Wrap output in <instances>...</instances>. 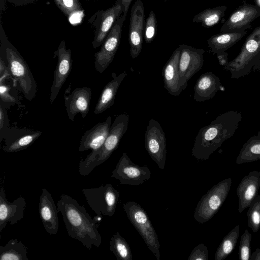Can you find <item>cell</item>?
I'll return each mask as SVG.
<instances>
[{
    "label": "cell",
    "mask_w": 260,
    "mask_h": 260,
    "mask_svg": "<svg viewBox=\"0 0 260 260\" xmlns=\"http://www.w3.org/2000/svg\"><path fill=\"white\" fill-rule=\"evenodd\" d=\"M157 20L155 13L151 10L145 24L144 37L145 41L149 43L154 40L156 32Z\"/></svg>",
    "instance_id": "e575fe53"
},
{
    "label": "cell",
    "mask_w": 260,
    "mask_h": 260,
    "mask_svg": "<svg viewBox=\"0 0 260 260\" xmlns=\"http://www.w3.org/2000/svg\"><path fill=\"white\" fill-rule=\"evenodd\" d=\"M251 260H260V248H257L256 249L250 256Z\"/></svg>",
    "instance_id": "b9f144b4"
},
{
    "label": "cell",
    "mask_w": 260,
    "mask_h": 260,
    "mask_svg": "<svg viewBox=\"0 0 260 260\" xmlns=\"http://www.w3.org/2000/svg\"><path fill=\"white\" fill-rule=\"evenodd\" d=\"M26 246L19 240L12 239L0 246L1 260H28Z\"/></svg>",
    "instance_id": "83f0119b"
},
{
    "label": "cell",
    "mask_w": 260,
    "mask_h": 260,
    "mask_svg": "<svg viewBox=\"0 0 260 260\" xmlns=\"http://www.w3.org/2000/svg\"><path fill=\"white\" fill-rule=\"evenodd\" d=\"M54 2L59 9L68 18L83 11L79 0H54Z\"/></svg>",
    "instance_id": "d6a6232c"
},
{
    "label": "cell",
    "mask_w": 260,
    "mask_h": 260,
    "mask_svg": "<svg viewBox=\"0 0 260 260\" xmlns=\"http://www.w3.org/2000/svg\"><path fill=\"white\" fill-rule=\"evenodd\" d=\"M122 13V7L119 1L117 0L113 6L105 10L96 11L88 19V22L94 31L91 43L93 48L96 49L102 44L114 23Z\"/></svg>",
    "instance_id": "9c48e42d"
},
{
    "label": "cell",
    "mask_w": 260,
    "mask_h": 260,
    "mask_svg": "<svg viewBox=\"0 0 260 260\" xmlns=\"http://www.w3.org/2000/svg\"><path fill=\"white\" fill-rule=\"evenodd\" d=\"M248 226L253 233L260 229V195L258 194L250 204L247 212Z\"/></svg>",
    "instance_id": "1f68e13d"
},
{
    "label": "cell",
    "mask_w": 260,
    "mask_h": 260,
    "mask_svg": "<svg viewBox=\"0 0 260 260\" xmlns=\"http://www.w3.org/2000/svg\"><path fill=\"white\" fill-rule=\"evenodd\" d=\"M126 215L157 260L160 259V244L158 236L148 216L138 203L128 201L123 204Z\"/></svg>",
    "instance_id": "8992f818"
},
{
    "label": "cell",
    "mask_w": 260,
    "mask_h": 260,
    "mask_svg": "<svg viewBox=\"0 0 260 260\" xmlns=\"http://www.w3.org/2000/svg\"><path fill=\"white\" fill-rule=\"evenodd\" d=\"M179 46L180 48L179 83L180 88L183 90L186 88L189 80L202 68L205 51L186 44Z\"/></svg>",
    "instance_id": "7c38bea8"
},
{
    "label": "cell",
    "mask_w": 260,
    "mask_h": 260,
    "mask_svg": "<svg viewBox=\"0 0 260 260\" xmlns=\"http://www.w3.org/2000/svg\"><path fill=\"white\" fill-rule=\"evenodd\" d=\"M110 250L118 260H132V253L126 240L117 232L110 241Z\"/></svg>",
    "instance_id": "4dcf8cb0"
},
{
    "label": "cell",
    "mask_w": 260,
    "mask_h": 260,
    "mask_svg": "<svg viewBox=\"0 0 260 260\" xmlns=\"http://www.w3.org/2000/svg\"><path fill=\"white\" fill-rule=\"evenodd\" d=\"M247 34L246 30L239 32H225L211 37L207 41L211 52L219 54L225 52Z\"/></svg>",
    "instance_id": "484cf974"
},
{
    "label": "cell",
    "mask_w": 260,
    "mask_h": 260,
    "mask_svg": "<svg viewBox=\"0 0 260 260\" xmlns=\"http://www.w3.org/2000/svg\"><path fill=\"white\" fill-rule=\"evenodd\" d=\"M89 206L100 216H112L116 211L119 192L108 183L99 187L82 190Z\"/></svg>",
    "instance_id": "ba28073f"
},
{
    "label": "cell",
    "mask_w": 260,
    "mask_h": 260,
    "mask_svg": "<svg viewBox=\"0 0 260 260\" xmlns=\"http://www.w3.org/2000/svg\"><path fill=\"white\" fill-rule=\"evenodd\" d=\"M5 80L0 79V97L2 102L10 104L17 103L15 97L10 93V87L5 83Z\"/></svg>",
    "instance_id": "74e56055"
},
{
    "label": "cell",
    "mask_w": 260,
    "mask_h": 260,
    "mask_svg": "<svg viewBox=\"0 0 260 260\" xmlns=\"http://www.w3.org/2000/svg\"><path fill=\"white\" fill-rule=\"evenodd\" d=\"M26 202L23 197H19L10 202L7 200L5 188L0 190V232L6 228L9 222L11 225L17 223L24 216Z\"/></svg>",
    "instance_id": "ac0fdd59"
},
{
    "label": "cell",
    "mask_w": 260,
    "mask_h": 260,
    "mask_svg": "<svg viewBox=\"0 0 260 260\" xmlns=\"http://www.w3.org/2000/svg\"><path fill=\"white\" fill-rule=\"evenodd\" d=\"M260 160V132L249 138L243 144L236 158L237 164L252 162Z\"/></svg>",
    "instance_id": "4316f807"
},
{
    "label": "cell",
    "mask_w": 260,
    "mask_h": 260,
    "mask_svg": "<svg viewBox=\"0 0 260 260\" xmlns=\"http://www.w3.org/2000/svg\"><path fill=\"white\" fill-rule=\"evenodd\" d=\"M227 7L218 6L208 8L196 14L192 19L193 22L200 23L205 27H210L217 24L224 16Z\"/></svg>",
    "instance_id": "f1b7e54d"
},
{
    "label": "cell",
    "mask_w": 260,
    "mask_h": 260,
    "mask_svg": "<svg viewBox=\"0 0 260 260\" xmlns=\"http://www.w3.org/2000/svg\"><path fill=\"white\" fill-rule=\"evenodd\" d=\"M39 212L46 231L50 235H56L59 228V211L52 195L45 188L42 189L40 197Z\"/></svg>",
    "instance_id": "d6986e66"
},
{
    "label": "cell",
    "mask_w": 260,
    "mask_h": 260,
    "mask_svg": "<svg viewBox=\"0 0 260 260\" xmlns=\"http://www.w3.org/2000/svg\"><path fill=\"white\" fill-rule=\"evenodd\" d=\"M217 57L219 61V64L224 67L226 66L229 62L228 61V54L225 52H222L221 53H219L216 54Z\"/></svg>",
    "instance_id": "ab89813d"
},
{
    "label": "cell",
    "mask_w": 260,
    "mask_h": 260,
    "mask_svg": "<svg viewBox=\"0 0 260 260\" xmlns=\"http://www.w3.org/2000/svg\"><path fill=\"white\" fill-rule=\"evenodd\" d=\"M1 53L7 60L15 86L19 84L25 98L31 101L37 92V84L29 68L17 49L9 40L0 18Z\"/></svg>",
    "instance_id": "3957f363"
},
{
    "label": "cell",
    "mask_w": 260,
    "mask_h": 260,
    "mask_svg": "<svg viewBox=\"0 0 260 260\" xmlns=\"http://www.w3.org/2000/svg\"><path fill=\"white\" fill-rule=\"evenodd\" d=\"M252 235L246 229L241 237L239 247L238 255L240 260H249L250 259V246Z\"/></svg>",
    "instance_id": "836d02e7"
},
{
    "label": "cell",
    "mask_w": 260,
    "mask_h": 260,
    "mask_svg": "<svg viewBox=\"0 0 260 260\" xmlns=\"http://www.w3.org/2000/svg\"><path fill=\"white\" fill-rule=\"evenodd\" d=\"M57 207L70 237L80 241L88 249L92 246L100 247L102 236L98 230L96 222L83 206L69 195L62 194Z\"/></svg>",
    "instance_id": "6da1fadb"
},
{
    "label": "cell",
    "mask_w": 260,
    "mask_h": 260,
    "mask_svg": "<svg viewBox=\"0 0 260 260\" xmlns=\"http://www.w3.org/2000/svg\"><path fill=\"white\" fill-rule=\"evenodd\" d=\"M145 27V10L141 0H137L132 7L128 31L130 54L135 59L140 54L142 48Z\"/></svg>",
    "instance_id": "5bb4252c"
},
{
    "label": "cell",
    "mask_w": 260,
    "mask_h": 260,
    "mask_svg": "<svg viewBox=\"0 0 260 260\" xmlns=\"http://www.w3.org/2000/svg\"><path fill=\"white\" fill-rule=\"evenodd\" d=\"M86 1H89V0H86ZM93 1H95V0H93Z\"/></svg>",
    "instance_id": "ee69618b"
},
{
    "label": "cell",
    "mask_w": 260,
    "mask_h": 260,
    "mask_svg": "<svg viewBox=\"0 0 260 260\" xmlns=\"http://www.w3.org/2000/svg\"><path fill=\"white\" fill-rule=\"evenodd\" d=\"M223 68L235 79L260 71V26L246 38L239 54Z\"/></svg>",
    "instance_id": "5b68a950"
},
{
    "label": "cell",
    "mask_w": 260,
    "mask_h": 260,
    "mask_svg": "<svg viewBox=\"0 0 260 260\" xmlns=\"http://www.w3.org/2000/svg\"><path fill=\"white\" fill-rule=\"evenodd\" d=\"M128 122L129 115L126 114L116 117L103 146L99 150L91 151L84 159L80 161L78 171L81 175H89L96 167L109 158L126 132Z\"/></svg>",
    "instance_id": "277c9868"
},
{
    "label": "cell",
    "mask_w": 260,
    "mask_h": 260,
    "mask_svg": "<svg viewBox=\"0 0 260 260\" xmlns=\"http://www.w3.org/2000/svg\"><path fill=\"white\" fill-rule=\"evenodd\" d=\"M127 74L124 72L118 76L112 75L113 79L103 88L93 113L95 114L101 113L111 107L114 104L115 98L119 86Z\"/></svg>",
    "instance_id": "d4e9b609"
},
{
    "label": "cell",
    "mask_w": 260,
    "mask_h": 260,
    "mask_svg": "<svg viewBox=\"0 0 260 260\" xmlns=\"http://www.w3.org/2000/svg\"><path fill=\"white\" fill-rule=\"evenodd\" d=\"M125 20L123 16H120L116 20L101 45L100 50L94 54V67L100 73L105 71L114 58L120 44L122 26Z\"/></svg>",
    "instance_id": "30bf717a"
},
{
    "label": "cell",
    "mask_w": 260,
    "mask_h": 260,
    "mask_svg": "<svg viewBox=\"0 0 260 260\" xmlns=\"http://www.w3.org/2000/svg\"><path fill=\"white\" fill-rule=\"evenodd\" d=\"M221 86L220 79L212 72L201 75L194 86L193 100L201 102L213 98Z\"/></svg>",
    "instance_id": "603a6c76"
},
{
    "label": "cell",
    "mask_w": 260,
    "mask_h": 260,
    "mask_svg": "<svg viewBox=\"0 0 260 260\" xmlns=\"http://www.w3.org/2000/svg\"><path fill=\"white\" fill-rule=\"evenodd\" d=\"M240 234V226L237 224L222 240L215 254V260H223L235 248Z\"/></svg>",
    "instance_id": "f546056e"
},
{
    "label": "cell",
    "mask_w": 260,
    "mask_h": 260,
    "mask_svg": "<svg viewBox=\"0 0 260 260\" xmlns=\"http://www.w3.org/2000/svg\"><path fill=\"white\" fill-rule=\"evenodd\" d=\"M242 118L240 111L232 110L218 115L199 131L191 150L197 159L206 160L224 141L231 138Z\"/></svg>",
    "instance_id": "7a4b0ae2"
},
{
    "label": "cell",
    "mask_w": 260,
    "mask_h": 260,
    "mask_svg": "<svg viewBox=\"0 0 260 260\" xmlns=\"http://www.w3.org/2000/svg\"><path fill=\"white\" fill-rule=\"evenodd\" d=\"M165 2H166V1H169V0H164Z\"/></svg>",
    "instance_id": "7bdbcfd3"
},
{
    "label": "cell",
    "mask_w": 260,
    "mask_h": 260,
    "mask_svg": "<svg viewBox=\"0 0 260 260\" xmlns=\"http://www.w3.org/2000/svg\"><path fill=\"white\" fill-rule=\"evenodd\" d=\"M260 16V7L243 4L230 16L221 26L220 32H239L246 30Z\"/></svg>",
    "instance_id": "2e32d148"
},
{
    "label": "cell",
    "mask_w": 260,
    "mask_h": 260,
    "mask_svg": "<svg viewBox=\"0 0 260 260\" xmlns=\"http://www.w3.org/2000/svg\"><path fill=\"white\" fill-rule=\"evenodd\" d=\"M42 135V132L29 129H20L7 134L5 139V145L2 148L6 152H18L27 148Z\"/></svg>",
    "instance_id": "7402d4cb"
},
{
    "label": "cell",
    "mask_w": 260,
    "mask_h": 260,
    "mask_svg": "<svg viewBox=\"0 0 260 260\" xmlns=\"http://www.w3.org/2000/svg\"><path fill=\"white\" fill-rule=\"evenodd\" d=\"M180 48L177 47L164 67L162 76L164 87L172 95L178 96L182 91L179 86L178 64Z\"/></svg>",
    "instance_id": "cb8c5ba5"
},
{
    "label": "cell",
    "mask_w": 260,
    "mask_h": 260,
    "mask_svg": "<svg viewBox=\"0 0 260 260\" xmlns=\"http://www.w3.org/2000/svg\"><path fill=\"white\" fill-rule=\"evenodd\" d=\"M38 0H0V10L2 13L3 11L6 10V2H8L16 6H24L29 4L34 3Z\"/></svg>",
    "instance_id": "f35d334b"
},
{
    "label": "cell",
    "mask_w": 260,
    "mask_h": 260,
    "mask_svg": "<svg viewBox=\"0 0 260 260\" xmlns=\"http://www.w3.org/2000/svg\"><path fill=\"white\" fill-rule=\"evenodd\" d=\"M123 9L122 16L126 18L129 6L133 0H118Z\"/></svg>",
    "instance_id": "60d3db41"
},
{
    "label": "cell",
    "mask_w": 260,
    "mask_h": 260,
    "mask_svg": "<svg viewBox=\"0 0 260 260\" xmlns=\"http://www.w3.org/2000/svg\"><path fill=\"white\" fill-rule=\"evenodd\" d=\"M9 120L7 113L2 103L0 105V142H2L8 131Z\"/></svg>",
    "instance_id": "8d00e7d4"
},
{
    "label": "cell",
    "mask_w": 260,
    "mask_h": 260,
    "mask_svg": "<svg viewBox=\"0 0 260 260\" xmlns=\"http://www.w3.org/2000/svg\"><path fill=\"white\" fill-rule=\"evenodd\" d=\"M207 247L203 243L196 246L191 251L188 260H208Z\"/></svg>",
    "instance_id": "d590c367"
},
{
    "label": "cell",
    "mask_w": 260,
    "mask_h": 260,
    "mask_svg": "<svg viewBox=\"0 0 260 260\" xmlns=\"http://www.w3.org/2000/svg\"><path fill=\"white\" fill-rule=\"evenodd\" d=\"M111 177L119 180L121 184L139 185L151 177V171L147 165L141 167L132 162L125 152H123Z\"/></svg>",
    "instance_id": "8fae6325"
},
{
    "label": "cell",
    "mask_w": 260,
    "mask_h": 260,
    "mask_svg": "<svg viewBox=\"0 0 260 260\" xmlns=\"http://www.w3.org/2000/svg\"><path fill=\"white\" fill-rule=\"evenodd\" d=\"M259 188V171H251L243 178L236 189L240 213L249 207L252 201L258 195Z\"/></svg>",
    "instance_id": "ffe728a7"
},
{
    "label": "cell",
    "mask_w": 260,
    "mask_h": 260,
    "mask_svg": "<svg viewBox=\"0 0 260 260\" xmlns=\"http://www.w3.org/2000/svg\"><path fill=\"white\" fill-rule=\"evenodd\" d=\"M145 148L160 169L165 168L166 159V139L159 123L151 118L145 133Z\"/></svg>",
    "instance_id": "4fadbf2b"
},
{
    "label": "cell",
    "mask_w": 260,
    "mask_h": 260,
    "mask_svg": "<svg viewBox=\"0 0 260 260\" xmlns=\"http://www.w3.org/2000/svg\"><path fill=\"white\" fill-rule=\"evenodd\" d=\"M57 57V62L51 86L50 102L52 104L56 99L62 85L68 77L72 68V59L71 49L66 48L64 40H62L54 51V58Z\"/></svg>",
    "instance_id": "9a60e30c"
},
{
    "label": "cell",
    "mask_w": 260,
    "mask_h": 260,
    "mask_svg": "<svg viewBox=\"0 0 260 260\" xmlns=\"http://www.w3.org/2000/svg\"><path fill=\"white\" fill-rule=\"evenodd\" d=\"M112 117L108 116L104 122L96 124L82 136L79 147L80 152L99 150L104 144L111 126Z\"/></svg>",
    "instance_id": "44dd1931"
},
{
    "label": "cell",
    "mask_w": 260,
    "mask_h": 260,
    "mask_svg": "<svg viewBox=\"0 0 260 260\" xmlns=\"http://www.w3.org/2000/svg\"><path fill=\"white\" fill-rule=\"evenodd\" d=\"M232 184V179H224L214 185L198 202L194 219L200 223L210 220L218 211L226 200Z\"/></svg>",
    "instance_id": "52a82bcc"
},
{
    "label": "cell",
    "mask_w": 260,
    "mask_h": 260,
    "mask_svg": "<svg viewBox=\"0 0 260 260\" xmlns=\"http://www.w3.org/2000/svg\"><path fill=\"white\" fill-rule=\"evenodd\" d=\"M68 89L64 95V106L68 118L73 121L76 115L80 113L85 118L89 110L91 98V90L90 87H83L74 89L71 92Z\"/></svg>",
    "instance_id": "e0dca14e"
}]
</instances>
